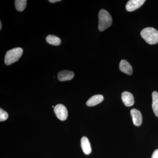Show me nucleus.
<instances>
[{
  "label": "nucleus",
  "mask_w": 158,
  "mask_h": 158,
  "mask_svg": "<svg viewBox=\"0 0 158 158\" xmlns=\"http://www.w3.org/2000/svg\"><path fill=\"white\" fill-rule=\"evenodd\" d=\"M119 69L124 73L131 75L133 73V69L131 65L125 60H122L119 63Z\"/></svg>",
  "instance_id": "obj_8"
},
{
  "label": "nucleus",
  "mask_w": 158,
  "mask_h": 158,
  "mask_svg": "<svg viewBox=\"0 0 158 158\" xmlns=\"http://www.w3.org/2000/svg\"><path fill=\"white\" fill-rule=\"evenodd\" d=\"M81 147L83 152L85 154L89 155L91 153V146L90 142L87 137H83L81 139Z\"/></svg>",
  "instance_id": "obj_11"
},
{
  "label": "nucleus",
  "mask_w": 158,
  "mask_h": 158,
  "mask_svg": "<svg viewBox=\"0 0 158 158\" xmlns=\"http://www.w3.org/2000/svg\"><path fill=\"white\" fill-rule=\"evenodd\" d=\"M54 110L57 118L62 121L66 120L68 117V111L64 105L61 104L57 105Z\"/></svg>",
  "instance_id": "obj_4"
},
{
  "label": "nucleus",
  "mask_w": 158,
  "mask_h": 158,
  "mask_svg": "<svg viewBox=\"0 0 158 158\" xmlns=\"http://www.w3.org/2000/svg\"><path fill=\"white\" fill-rule=\"evenodd\" d=\"M46 40L49 44L55 46L59 45L61 43V39L55 35H48L46 37Z\"/></svg>",
  "instance_id": "obj_13"
},
{
  "label": "nucleus",
  "mask_w": 158,
  "mask_h": 158,
  "mask_svg": "<svg viewBox=\"0 0 158 158\" xmlns=\"http://www.w3.org/2000/svg\"><path fill=\"white\" fill-rule=\"evenodd\" d=\"M152 158H158V149H156L153 153Z\"/></svg>",
  "instance_id": "obj_16"
},
{
  "label": "nucleus",
  "mask_w": 158,
  "mask_h": 158,
  "mask_svg": "<svg viewBox=\"0 0 158 158\" xmlns=\"http://www.w3.org/2000/svg\"><path fill=\"white\" fill-rule=\"evenodd\" d=\"M27 4V1L26 0H16L15 1V7L18 11H23L25 9Z\"/></svg>",
  "instance_id": "obj_14"
},
{
  "label": "nucleus",
  "mask_w": 158,
  "mask_h": 158,
  "mask_svg": "<svg viewBox=\"0 0 158 158\" xmlns=\"http://www.w3.org/2000/svg\"><path fill=\"white\" fill-rule=\"evenodd\" d=\"M145 2V0H131L127 2L126 9L128 11H135L141 7Z\"/></svg>",
  "instance_id": "obj_5"
},
{
  "label": "nucleus",
  "mask_w": 158,
  "mask_h": 158,
  "mask_svg": "<svg viewBox=\"0 0 158 158\" xmlns=\"http://www.w3.org/2000/svg\"><path fill=\"white\" fill-rule=\"evenodd\" d=\"M2 28V22L0 21V30Z\"/></svg>",
  "instance_id": "obj_18"
},
{
  "label": "nucleus",
  "mask_w": 158,
  "mask_h": 158,
  "mask_svg": "<svg viewBox=\"0 0 158 158\" xmlns=\"http://www.w3.org/2000/svg\"><path fill=\"white\" fill-rule=\"evenodd\" d=\"M104 97L101 94H97L91 97L87 101L86 104L88 106H93L100 103L103 101Z\"/></svg>",
  "instance_id": "obj_10"
},
{
  "label": "nucleus",
  "mask_w": 158,
  "mask_h": 158,
  "mask_svg": "<svg viewBox=\"0 0 158 158\" xmlns=\"http://www.w3.org/2000/svg\"><path fill=\"white\" fill-rule=\"evenodd\" d=\"M74 74L72 71L69 70H63L59 72L58 74V78L61 81H70L73 78Z\"/></svg>",
  "instance_id": "obj_9"
},
{
  "label": "nucleus",
  "mask_w": 158,
  "mask_h": 158,
  "mask_svg": "<svg viewBox=\"0 0 158 158\" xmlns=\"http://www.w3.org/2000/svg\"><path fill=\"white\" fill-rule=\"evenodd\" d=\"M99 31H103L110 27L112 23V18L110 13L104 9H102L98 14Z\"/></svg>",
  "instance_id": "obj_2"
},
{
  "label": "nucleus",
  "mask_w": 158,
  "mask_h": 158,
  "mask_svg": "<svg viewBox=\"0 0 158 158\" xmlns=\"http://www.w3.org/2000/svg\"><path fill=\"white\" fill-rule=\"evenodd\" d=\"M48 1L50 2L55 3L57 2H60L61 0H49V1Z\"/></svg>",
  "instance_id": "obj_17"
},
{
  "label": "nucleus",
  "mask_w": 158,
  "mask_h": 158,
  "mask_svg": "<svg viewBox=\"0 0 158 158\" xmlns=\"http://www.w3.org/2000/svg\"><path fill=\"white\" fill-rule=\"evenodd\" d=\"M9 117L8 113L4 111L2 109H0V121H4L6 120Z\"/></svg>",
  "instance_id": "obj_15"
},
{
  "label": "nucleus",
  "mask_w": 158,
  "mask_h": 158,
  "mask_svg": "<svg viewBox=\"0 0 158 158\" xmlns=\"http://www.w3.org/2000/svg\"><path fill=\"white\" fill-rule=\"evenodd\" d=\"M141 35L148 44H155L158 43V31L154 28H145L141 31Z\"/></svg>",
  "instance_id": "obj_1"
},
{
  "label": "nucleus",
  "mask_w": 158,
  "mask_h": 158,
  "mask_svg": "<svg viewBox=\"0 0 158 158\" xmlns=\"http://www.w3.org/2000/svg\"><path fill=\"white\" fill-rule=\"evenodd\" d=\"M121 98L125 106L127 107L131 106L135 103L132 94L127 91H124L122 93Z\"/></svg>",
  "instance_id": "obj_6"
},
{
  "label": "nucleus",
  "mask_w": 158,
  "mask_h": 158,
  "mask_svg": "<svg viewBox=\"0 0 158 158\" xmlns=\"http://www.w3.org/2000/svg\"><path fill=\"white\" fill-rule=\"evenodd\" d=\"M153 111L156 116L158 117V93L157 91H153L152 94Z\"/></svg>",
  "instance_id": "obj_12"
},
{
  "label": "nucleus",
  "mask_w": 158,
  "mask_h": 158,
  "mask_svg": "<svg viewBox=\"0 0 158 158\" xmlns=\"http://www.w3.org/2000/svg\"><path fill=\"white\" fill-rule=\"evenodd\" d=\"M23 52L21 48H15L8 51L5 56V64L9 65L17 62L22 56Z\"/></svg>",
  "instance_id": "obj_3"
},
{
  "label": "nucleus",
  "mask_w": 158,
  "mask_h": 158,
  "mask_svg": "<svg viewBox=\"0 0 158 158\" xmlns=\"http://www.w3.org/2000/svg\"><path fill=\"white\" fill-rule=\"evenodd\" d=\"M131 114L132 117L133 123L136 126L141 125L142 122V117L141 112L135 109L131 110Z\"/></svg>",
  "instance_id": "obj_7"
}]
</instances>
